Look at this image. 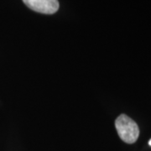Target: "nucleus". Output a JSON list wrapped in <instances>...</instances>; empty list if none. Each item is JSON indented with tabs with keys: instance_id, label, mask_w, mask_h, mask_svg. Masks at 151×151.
<instances>
[{
	"instance_id": "1",
	"label": "nucleus",
	"mask_w": 151,
	"mask_h": 151,
	"mask_svg": "<svg viewBox=\"0 0 151 151\" xmlns=\"http://www.w3.org/2000/svg\"><path fill=\"white\" fill-rule=\"evenodd\" d=\"M118 134L122 140L127 144L135 143L139 136L138 124L126 114H121L115 121Z\"/></svg>"
},
{
	"instance_id": "2",
	"label": "nucleus",
	"mask_w": 151,
	"mask_h": 151,
	"mask_svg": "<svg viewBox=\"0 0 151 151\" xmlns=\"http://www.w3.org/2000/svg\"><path fill=\"white\" fill-rule=\"evenodd\" d=\"M23 2L29 9L45 14H55L60 6L58 0H23Z\"/></svg>"
},
{
	"instance_id": "3",
	"label": "nucleus",
	"mask_w": 151,
	"mask_h": 151,
	"mask_svg": "<svg viewBox=\"0 0 151 151\" xmlns=\"http://www.w3.org/2000/svg\"><path fill=\"white\" fill-rule=\"evenodd\" d=\"M149 145H150L151 146V139L150 141H149Z\"/></svg>"
}]
</instances>
